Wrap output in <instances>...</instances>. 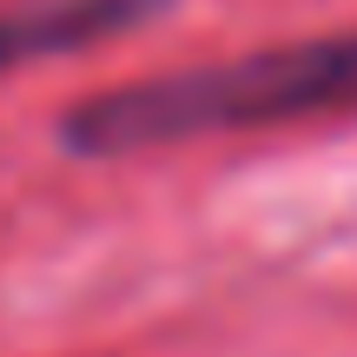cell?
<instances>
[{"label": "cell", "instance_id": "7a4b0ae2", "mask_svg": "<svg viewBox=\"0 0 357 357\" xmlns=\"http://www.w3.org/2000/svg\"><path fill=\"white\" fill-rule=\"evenodd\" d=\"M166 7L172 0H20V7H0V79L86 53L113 33H132Z\"/></svg>", "mask_w": 357, "mask_h": 357}, {"label": "cell", "instance_id": "6da1fadb", "mask_svg": "<svg viewBox=\"0 0 357 357\" xmlns=\"http://www.w3.org/2000/svg\"><path fill=\"white\" fill-rule=\"evenodd\" d=\"M344 106H357V26L93 93L60 113V146L73 159H132L153 146L205 139V132L218 139V132L284 126V119L344 113Z\"/></svg>", "mask_w": 357, "mask_h": 357}]
</instances>
